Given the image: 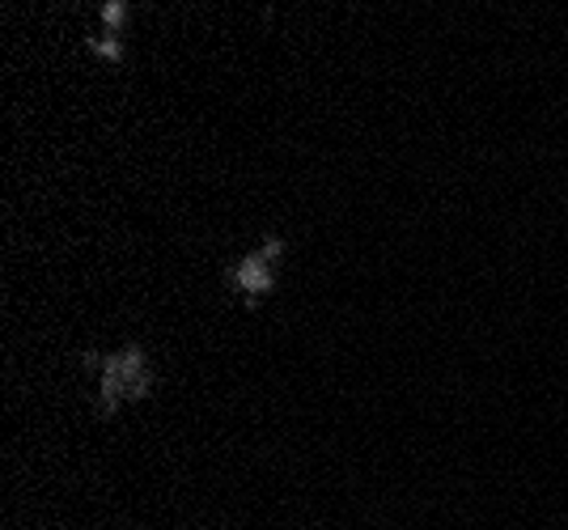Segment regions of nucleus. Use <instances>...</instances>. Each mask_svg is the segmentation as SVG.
<instances>
[{"mask_svg": "<svg viewBox=\"0 0 568 530\" xmlns=\"http://www.w3.org/2000/svg\"><path fill=\"white\" fill-rule=\"evenodd\" d=\"M85 369L94 378V411L106 420L128 404H141L153 390V365L144 357V348L123 344L115 353H90Z\"/></svg>", "mask_w": 568, "mask_h": 530, "instance_id": "obj_1", "label": "nucleus"}, {"mask_svg": "<svg viewBox=\"0 0 568 530\" xmlns=\"http://www.w3.org/2000/svg\"><path fill=\"white\" fill-rule=\"evenodd\" d=\"M281 259H284V238L281 234H267L255 251H246L237 264L225 267V285L242 297V306H260L263 297L276 289Z\"/></svg>", "mask_w": 568, "mask_h": 530, "instance_id": "obj_2", "label": "nucleus"}, {"mask_svg": "<svg viewBox=\"0 0 568 530\" xmlns=\"http://www.w3.org/2000/svg\"><path fill=\"white\" fill-rule=\"evenodd\" d=\"M123 30H128V0H102L98 30L90 34V51L106 64H119L123 60Z\"/></svg>", "mask_w": 568, "mask_h": 530, "instance_id": "obj_3", "label": "nucleus"}]
</instances>
